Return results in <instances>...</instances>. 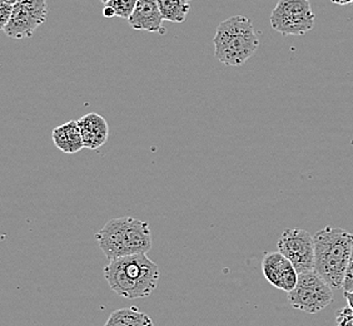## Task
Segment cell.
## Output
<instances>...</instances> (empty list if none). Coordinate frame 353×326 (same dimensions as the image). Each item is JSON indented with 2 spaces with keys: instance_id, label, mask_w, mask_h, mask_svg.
<instances>
[{
  "instance_id": "cell-1",
  "label": "cell",
  "mask_w": 353,
  "mask_h": 326,
  "mask_svg": "<svg viewBox=\"0 0 353 326\" xmlns=\"http://www.w3.org/2000/svg\"><path fill=\"white\" fill-rule=\"evenodd\" d=\"M104 276L118 296L124 299H145L158 286L161 269L147 253L112 260L104 267Z\"/></svg>"
},
{
  "instance_id": "cell-2",
  "label": "cell",
  "mask_w": 353,
  "mask_h": 326,
  "mask_svg": "<svg viewBox=\"0 0 353 326\" xmlns=\"http://www.w3.org/2000/svg\"><path fill=\"white\" fill-rule=\"evenodd\" d=\"M314 272L332 289L343 287L353 249V233L326 226L314 236Z\"/></svg>"
},
{
  "instance_id": "cell-3",
  "label": "cell",
  "mask_w": 353,
  "mask_h": 326,
  "mask_svg": "<svg viewBox=\"0 0 353 326\" xmlns=\"http://www.w3.org/2000/svg\"><path fill=\"white\" fill-rule=\"evenodd\" d=\"M95 240L108 260L145 255L152 249L150 224L123 216L112 218L95 233Z\"/></svg>"
},
{
  "instance_id": "cell-4",
  "label": "cell",
  "mask_w": 353,
  "mask_h": 326,
  "mask_svg": "<svg viewBox=\"0 0 353 326\" xmlns=\"http://www.w3.org/2000/svg\"><path fill=\"white\" fill-rule=\"evenodd\" d=\"M213 44L218 61L228 67H239L257 52L259 38L247 17L234 15L218 26Z\"/></svg>"
},
{
  "instance_id": "cell-5",
  "label": "cell",
  "mask_w": 353,
  "mask_h": 326,
  "mask_svg": "<svg viewBox=\"0 0 353 326\" xmlns=\"http://www.w3.org/2000/svg\"><path fill=\"white\" fill-rule=\"evenodd\" d=\"M270 21L282 35H305L314 28L316 15L310 0H279Z\"/></svg>"
},
{
  "instance_id": "cell-6",
  "label": "cell",
  "mask_w": 353,
  "mask_h": 326,
  "mask_svg": "<svg viewBox=\"0 0 353 326\" xmlns=\"http://www.w3.org/2000/svg\"><path fill=\"white\" fill-rule=\"evenodd\" d=\"M332 301V287L314 271L299 274L297 286L288 292V303L303 313H319Z\"/></svg>"
},
{
  "instance_id": "cell-7",
  "label": "cell",
  "mask_w": 353,
  "mask_h": 326,
  "mask_svg": "<svg viewBox=\"0 0 353 326\" xmlns=\"http://www.w3.org/2000/svg\"><path fill=\"white\" fill-rule=\"evenodd\" d=\"M277 247L292 262L299 275L314 271V238L310 232L288 229L281 235Z\"/></svg>"
},
{
  "instance_id": "cell-8",
  "label": "cell",
  "mask_w": 353,
  "mask_h": 326,
  "mask_svg": "<svg viewBox=\"0 0 353 326\" xmlns=\"http://www.w3.org/2000/svg\"><path fill=\"white\" fill-rule=\"evenodd\" d=\"M47 0H21L14 6L12 19L4 28V33L13 39L32 38L47 21Z\"/></svg>"
},
{
  "instance_id": "cell-9",
  "label": "cell",
  "mask_w": 353,
  "mask_h": 326,
  "mask_svg": "<svg viewBox=\"0 0 353 326\" xmlns=\"http://www.w3.org/2000/svg\"><path fill=\"white\" fill-rule=\"evenodd\" d=\"M262 271L267 281L279 290L291 292L299 282V272L281 252L267 253L262 261Z\"/></svg>"
},
{
  "instance_id": "cell-10",
  "label": "cell",
  "mask_w": 353,
  "mask_h": 326,
  "mask_svg": "<svg viewBox=\"0 0 353 326\" xmlns=\"http://www.w3.org/2000/svg\"><path fill=\"white\" fill-rule=\"evenodd\" d=\"M163 18L159 12L157 0H138L136 9L128 23L134 30H145L150 33L165 35Z\"/></svg>"
},
{
  "instance_id": "cell-11",
  "label": "cell",
  "mask_w": 353,
  "mask_h": 326,
  "mask_svg": "<svg viewBox=\"0 0 353 326\" xmlns=\"http://www.w3.org/2000/svg\"><path fill=\"white\" fill-rule=\"evenodd\" d=\"M78 124L82 131L84 148L98 150L108 141L109 126L104 117L92 112L83 116Z\"/></svg>"
},
{
  "instance_id": "cell-12",
  "label": "cell",
  "mask_w": 353,
  "mask_h": 326,
  "mask_svg": "<svg viewBox=\"0 0 353 326\" xmlns=\"http://www.w3.org/2000/svg\"><path fill=\"white\" fill-rule=\"evenodd\" d=\"M104 326H154V323L139 309L125 307L110 314Z\"/></svg>"
},
{
  "instance_id": "cell-13",
  "label": "cell",
  "mask_w": 353,
  "mask_h": 326,
  "mask_svg": "<svg viewBox=\"0 0 353 326\" xmlns=\"http://www.w3.org/2000/svg\"><path fill=\"white\" fill-rule=\"evenodd\" d=\"M163 21L183 23L190 13L188 0H157Z\"/></svg>"
},
{
  "instance_id": "cell-14",
  "label": "cell",
  "mask_w": 353,
  "mask_h": 326,
  "mask_svg": "<svg viewBox=\"0 0 353 326\" xmlns=\"http://www.w3.org/2000/svg\"><path fill=\"white\" fill-rule=\"evenodd\" d=\"M67 140L69 144V155H74L77 152L84 148V142H83L82 131L78 124V121H69V122L63 124Z\"/></svg>"
},
{
  "instance_id": "cell-15",
  "label": "cell",
  "mask_w": 353,
  "mask_h": 326,
  "mask_svg": "<svg viewBox=\"0 0 353 326\" xmlns=\"http://www.w3.org/2000/svg\"><path fill=\"white\" fill-rule=\"evenodd\" d=\"M137 3H138V0H112L105 6H109L114 9L116 17L130 19V15L136 9Z\"/></svg>"
},
{
  "instance_id": "cell-16",
  "label": "cell",
  "mask_w": 353,
  "mask_h": 326,
  "mask_svg": "<svg viewBox=\"0 0 353 326\" xmlns=\"http://www.w3.org/2000/svg\"><path fill=\"white\" fill-rule=\"evenodd\" d=\"M52 140H53L55 147H57L58 150H61V152L69 155L68 140H67V135H65V131H64L63 124L53 129V132H52Z\"/></svg>"
},
{
  "instance_id": "cell-17",
  "label": "cell",
  "mask_w": 353,
  "mask_h": 326,
  "mask_svg": "<svg viewBox=\"0 0 353 326\" xmlns=\"http://www.w3.org/2000/svg\"><path fill=\"white\" fill-rule=\"evenodd\" d=\"M337 326H353V310L350 306L340 309L336 313Z\"/></svg>"
},
{
  "instance_id": "cell-18",
  "label": "cell",
  "mask_w": 353,
  "mask_h": 326,
  "mask_svg": "<svg viewBox=\"0 0 353 326\" xmlns=\"http://www.w3.org/2000/svg\"><path fill=\"white\" fill-rule=\"evenodd\" d=\"M14 6L0 3V28L4 30L7 27L8 23L12 19L13 15Z\"/></svg>"
},
{
  "instance_id": "cell-19",
  "label": "cell",
  "mask_w": 353,
  "mask_h": 326,
  "mask_svg": "<svg viewBox=\"0 0 353 326\" xmlns=\"http://www.w3.org/2000/svg\"><path fill=\"white\" fill-rule=\"evenodd\" d=\"M343 290L345 291H353V249L350 262H348V267H347L346 278H345V282H343Z\"/></svg>"
},
{
  "instance_id": "cell-20",
  "label": "cell",
  "mask_w": 353,
  "mask_h": 326,
  "mask_svg": "<svg viewBox=\"0 0 353 326\" xmlns=\"http://www.w3.org/2000/svg\"><path fill=\"white\" fill-rule=\"evenodd\" d=\"M103 15H104L105 18H113V17H116V12H114L113 8L105 6L104 9H103Z\"/></svg>"
},
{
  "instance_id": "cell-21",
  "label": "cell",
  "mask_w": 353,
  "mask_h": 326,
  "mask_svg": "<svg viewBox=\"0 0 353 326\" xmlns=\"http://www.w3.org/2000/svg\"><path fill=\"white\" fill-rule=\"evenodd\" d=\"M345 298L348 303V306L353 310V291H345Z\"/></svg>"
},
{
  "instance_id": "cell-22",
  "label": "cell",
  "mask_w": 353,
  "mask_h": 326,
  "mask_svg": "<svg viewBox=\"0 0 353 326\" xmlns=\"http://www.w3.org/2000/svg\"><path fill=\"white\" fill-rule=\"evenodd\" d=\"M336 6H350L353 4V0H331Z\"/></svg>"
},
{
  "instance_id": "cell-23",
  "label": "cell",
  "mask_w": 353,
  "mask_h": 326,
  "mask_svg": "<svg viewBox=\"0 0 353 326\" xmlns=\"http://www.w3.org/2000/svg\"><path fill=\"white\" fill-rule=\"evenodd\" d=\"M21 0H0V3H4V4H9V6H15L18 4Z\"/></svg>"
},
{
  "instance_id": "cell-24",
  "label": "cell",
  "mask_w": 353,
  "mask_h": 326,
  "mask_svg": "<svg viewBox=\"0 0 353 326\" xmlns=\"http://www.w3.org/2000/svg\"><path fill=\"white\" fill-rule=\"evenodd\" d=\"M99 1L103 4H108L109 1H112V0H99Z\"/></svg>"
},
{
  "instance_id": "cell-25",
  "label": "cell",
  "mask_w": 353,
  "mask_h": 326,
  "mask_svg": "<svg viewBox=\"0 0 353 326\" xmlns=\"http://www.w3.org/2000/svg\"><path fill=\"white\" fill-rule=\"evenodd\" d=\"M188 1H192V0H188Z\"/></svg>"
}]
</instances>
